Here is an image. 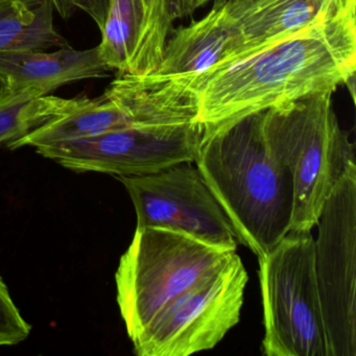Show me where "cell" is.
I'll use <instances>...</instances> for the list:
<instances>
[{"label":"cell","instance_id":"1","mask_svg":"<svg viewBox=\"0 0 356 356\" xmlns=\"http://www.w3.org/2000/svg\"><path fill=\"white\" fill-rule=\"evenodd\" d=\"M356 0H334L302 30L189 78L197 122L212 128L274 106L334 93L355 76Z\"/></svg>","mask_w":356,"mask_h":356},{"label":"cell","instance_id":"2","mask_svg":"<svg viewBox=\"0 0 356 356\" xmlns=\"http://www.w3.org/2000/svg\"><path fill=\"white\" fill-rule=\"evenodd\" d=\"M264 111L203 129L195 164L228 216L237 241L257 257L291 231V172L268 149Z\"/></svg>","mask_w":356,"mask_h":356},{"label":"cell","instance_id":"3","mask_svg":"<svg viewBox=\"0 0 356 356\" xmlns=\"http://www.w3.org/2000/svg\"><path fill=\"white\" fill-rule=\"evenodd\" d=\"M333 93L308 95L264 111L268 149L291 172V230L312 231L341 177L356 165L353 143L339 126Z\"/></svg>","mask_w":356,"mask_h":356},{"label":"cell","instance_id":"4","mask_svg":"<svg viewBox=\"0 0 356 356\" xmlns=\"http://www.w3.org/2000/svg\"><path fill=\"white\" fill-rule=\"evenodd\" d=\"M234 253L168 229L136 228L115 274L116 299L131 341L166 304Z\"/></svg>","mask_w":356,"mask_h":356},{"label":"cell","instance_id":"5","mask_svg":"<svg viewBox=\"0 0 356 356\" xmlns=\"http://www.w3.org/2000/svg\"><path fill=\"white\" fill-rule=\"evenodd\" d=\"M258 260L264 354L329 356L312 231H289Z\"/></svg>","mask_w":356,"mask_h":356},{"label":"cell","instance_id":"6","mask_svg":"<svg viewBox=\"0 0 356 356\" xmlns=\"http://www.w3.org/2000/svg\"><path fill=\"white\" fill-rule=\"evenodd\" d=\"M249 275L234 253L166 304L132 339L138 356H188L216 347L241 320Z\"/></svg>","mask_w":356,"mask_h":356},{"label":"cell","instance_id":"7","mask_svg":"<svg viewBox=\"0 0 356 356\" xmlns=\"http://www.w3.org/2000/svg\"><path fill=\"white\" fill-rule=\"evenodd\" d=\"M203 136L195 118H172L36 147L42 157L76 172L128 177L195 162Z\"/></svg>","mask_w":356,"mask_h":356},{"label":"cell","instance_id":"8","mask_svg":"<svg viewBox=\"0 0 356 356\" xmlns=\"http://www.w3.org/2000/svg\"><path fill=\"white\" fill-rule=\"evenodd\" d=\"M316 226L314 270L329 356H355L356 165L341 177Z\"/></svg>","mask_w":356,"mask_h":356},{"label":"cell","instance_id":"9","mask_svg":"<svg viewBox=\"0 0 356 356\" xmlns=\"http://www.w3.org/2000/svg\"><path fill=\"white\" fill-rule=\"evenodd\" d=\"M195 162L153 174L118 177L134 204L137 228L184 233L208 245L236 250L232 225Z\"/></svg>","mask_w":356,"mask_h":356},{"label":"cell","instance_id":"10","mask_svg":"<svg viewBox=\"0 0 356 356\" xmlns=\"http://www.w3.org/2000/svg\"><path fill=\"white\" fill-rule=\"evenodd\" d=\"M241 39L227 13L225 0L213 6L201 19L172 30L161 62L149 74L157 79L193 78L238 55Z\"/></svg>","mask_w":356,"mask_h":356},{"label":"cell","instance_id":"11","mask_svg":"<svg viewBox=\"0 0 356 356\" xmlns=\"http://www.w3.org/2000/svg\"><path fill=\"white\" fill-rule=\"evenodd\" d=\"M109 72L97 47L0 54V97L26 91L43 97L70 83L107 78Z\"/></svg>","mask_w":356,"mask_h":356},{"label":"cell","instance_id":"12","mask_svg":"<svg viewBox=\"0 0 356 356\" xmlns=\"http://www.w3.org/2000/svg\"><path fill=\"white\" fill-rule=\"evenodd\" d=\"M333 1L334 0H225L227 13L241 39L238 55L231 62L255 53L309 26Z\"/></svg>","mask_w":356,"mask_h":356},{"label":"cell","instance_id":"13","mask_svg":"<svg viewBox=\"0 0 356 356\" xmlns=\"http://www.w3.org/2000/svg\"><path fill=\"white\" fill-rule=\"evenodd\" d=\"M54 12L51 0H0V54L70 47Z\"/></svg>","mask_w":356,"mask_h":356},{"label":"cell","instance_id":"14","mask_svg":"<svg viewBox=\"0 0 356 356\" xmlns=\"http://www.w3.org/2000/svg\"><path fill=\"white\" fill-rule=\"evenodd\" d=\"M82 95L63 99L32 91L0 97V145H8L78 107Z\"/></svg>","mask_w":356,"mask_h":356},{"label":"cell","instance_id":"15","mask_svg":"<svg viewBox=\"0 0 356 356\" xmlns=\"http://www.w3.org/2000/svg\"><path fill=\"white\" fill-rule=\"evenodd\" d=\"M143 16L141 0H111L101 31L102 41L97 47L110 72L128 74L143 31Z\"/></svg>","mask_w":356,"mask_h":356},{"label":"cell","instance_id":"16","mask_svg":"<svg viewBox=\"0 0 356 356\" xmlns=\"http://www.w3.org/2000/svg\"><path fill=\"white\" fill-rule=\"evenodd\" d=\"M143 26L138 44L129 66V74H153L163 55L175 22L182 18L183 0H141Z\"/></svg>","mask_w":356,"mask_h":356},{"label":"cell","instance_id":"17","mask_svg":"<svg viewBox=\"0 0 356 356\" xmlns=\"http://www.w3.org/2000/svg\"><path fill=\"white\" fill-rule=\"evenodd\" d=\"M31 330L32 326L24 320L0 277V347L22 343L30 337Z\"/></svg>","mask_w":356,"mask_h":356},{"label":"cell","instance_id":"18","mask_svg":"<svg viewBox=\"0 0 356 356\" xmlns=\"http://www.w3.org/2000/svg\"><path fill=\"white\" fill-rule=\"evenodd\" d=\"M51 3L63 19H70L76 11L84 12L102 31L111 0H51Z\"/></svg>","mask_w":356,"mask_h":356},{"label":"cell","instance_id":"19","mask_svg":"<svg viewBox=\"0 0 356 356\" xmlns=\"http://www.w3.org/2000/svg\"><path fill=\"white\" fill-rule=\"evenodd\" d=\"M214 0H183L182 18L193 15L197 10Z\"/></svg>","mask_w":356,"mask_h":356}]
</instances>
